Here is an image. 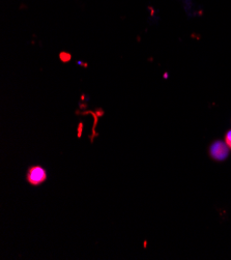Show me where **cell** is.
<instances>
[{"mask_svg":"<svg viewBox=\"0 0 231 260\" xmlns=\"http://www.w3.org/2000/svg\"><path fill=\"white\" fill-rule=\"evenodd\" d=\"M229 147L225 141L216 140L214 141L209 149L211 158L217 162L225 161L229 155Z\"/></svg>","mask_w":231,"mask_h":260,"instance_id":"cell-1","label":"cell"},{"mask_svg":"<svg viewBox=\"0 0 231 260\" xmlns=\"http://www.w3.org/2000/svg\"><path fill=\"white\" fill-rule=\"evenodd\" d=\"M26 179L31 186H40L47 180V172L40 165L30 166L26 173Z\"/></svg>","mask_w":231,"mask_h":260,"instance_id":"cell-2","label":"cell"},{"mask_svg":"<svg viewBox=\"0 0 231 260\" xmlns=\"http://www.w3.org/2000/svg\"><path fill=\"white\" fill-rule=\"evenodd\" d=\"M225 142L228 145V147L231 149V129L230 131H228L225 135Z\"/></svg>","mask_w":231,"mask_h":260,"instance_id":"cell-3","label":"cell"}]
</instances>
